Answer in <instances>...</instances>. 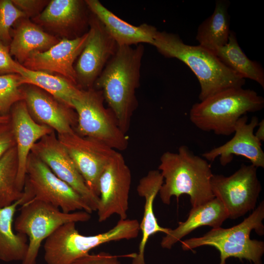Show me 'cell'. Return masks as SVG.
<instances>
[{
	"label": "cell",
	"mask_w": 264,
	"mask_h": 264,
	"mask_svg": "<svg viewBox=\"0 0 264 264\" xmlns=\"http://www.w3.org/2000/svg\"><path fill=\"white\" fill-rule=\"evenodd\" d=\"M144 47L118 46L93 88L102 91L109 108L114 115L121 131H129L132 117L137 106L136 89L140 85V67Z\"/></svg>",
	"instance_id": "obj_1"
},
{
	"label": "cell",
	"mask_w": 264,
	"mask_h": 264,
	"mask_svg": "<svg viewBox=\"0 0 264 264\" xmlns=\"http://www.w3.org/2000/svg\"><path fill=\"white\" fill-rule=\"evenodd\" d=\"M158 170L164 179L158 194L165 204H170L172 197L178 199L183 194L189 196L192 207L215 198L211 188V165L186 146H180L176 153L164 152Z\"/></svg>",
	"instance_id": "obj_2"
},
{
	"label": "cell",
	"mask_w": 264,
	"mask_h": 264,
	"mask_svg": "<svg viewBox=\"0 0 264 264\" xmlns=\"http://www.w3.org/2000/svg\"><path fill=\"white\" fill-rule=\"evenodd\" d=\"M153 45L164 57L176 58L190 68L200 85V101L245 84L244 78L225 66L213 53L199 45L185 44L177 34L158 31Z\"/></svg>",
	"instance_id": "obj_3"
},
{
	"label": "cell",
	"mask_w": 264,
	"mask_h": 264,
	"mask_svg": "<svg viewBox=\"0 0 264 264\" xmlns=\"http://www.w3.org/2000/svg\"><path fill=\"white\" fill-rule=\"evenodd\" d=\"M264 107V98L254 90L232 88L195 103L190 109L189 118L201 131L229 136L234 133L240 118Z\"/></svg>",
	"instance_id": "obj_4"
},
{
	"label": "cell",
	"mask_w": 264,
	"mask_h": 264,
	"mask_svg": "<svg viewBox=\"0 0 264 264\" xmlns=\"http://www.w3.org/2000/svg\"><path fill=\"white\" fill-rule=\"evenodd\" d=\"M264 202L260 203L240 223L228 228H212L203 236L181 242L183 250L205 245L216 248L220 253V264H226L230 257L245 259L254 264H262L264 242L250 238L252 231L260 236L264 234Z\"/></svg>",
	"instance_id": "obj_5"
},
{
	"label": "cell",
	"mask_w": 264,
	"mask_h": 264,
	"mask_svg": "<svg viewBox=\"0 0 264 264\" xmlns=\"http://www.w3.org/2000/svg\"><path fill=\"white\" fill-rule=\"evenodd\" d=\"M75 224L62 225L45 240L44 258L46 264H71L102 244L136 238L140 231L135 219L119 220L110 229L91 236L79 233Z\"/></svg>",
	"instance_id": "obj_6"
},
{
	"label": "cell",
	"mask_w": 264,
	"mask_h": 264,
	"mask_svg": "<svg viewBox=\"0 0 264 264\" xmlns=\"http://www.w3.org/2000/svg\"><path fill=\"white\" fill-rule=\"evenodd\" d=\"M21 206L20 214L14 221V229L29 239L28 250L22 264H36L43 241L62 225L86 222L91 218L90 214L86 211L65 213L50 203L37 200Z\"/></svg>",
	"instance_id": "obj_7"
},
{
	"label": "cell",
	"mask_w": 264,
	"mask_h": 264,
	"mask_svg": "<svg viewBox=\"0 0 264 264\" xmlns=\"http://www.w3.org/2000/svg\"><path fill=\"white\" fill-rule=\"evenodd\" d=\"M101 91L91 88L82 89L72 101L77 114L74 131L79 135L104 143L116 151L128 146L129 138L120 129L116 119L109 108L104 105Z\"/></svg>",
	"instance_id": "obj_8"
},
{
	"label": "cell",
	"mask_w": 264,
	"mask_h": 264,
	"mask_svg": "<svg viewBox=\"0 0 264 264\" xmlns=\"http://www.w3.org/2000/svg\"><path fill=\"white\" fill-rule=\"evenodd\" d=\"M23 192L20 206L37 200L50 203L65 213L92 212L79 194L31 152L26 162Z\"/></svg>",
	"instance_id": "obj_9"
},
{
	"label": "cell",
	"mask_w": 264,
	"mask_h": 264,
	"mask_svg": "<svg viewBox=\"0 0 264 264\" xmlns=\"http://www.w3.org/2000/svg\"><path fill=\"white\" fill-rule=\"evenodd\" d=\"M257 169L252 164H242L230 176L213 175L212 193L223 205L228 219H237L256 208L262 190Z\"/></svg>",
	"instance_id": "obj_10"
},
{
	"label": "cell",
	"mask_w": 264,
	"mask_h": 264,
	"mask_svg": "<svg viewBox=\"0 0 264 264\" xmlns=\"http://www.w3.org/2000/svg\"><path fill=\"white\" fill-rule=\"evenodd\" d=\"M57 136L88 187L99 197L100 177L117 151L98 140L82 136L74 131Z\"/></svg>",
	"instance_id": "obj_11"
},
{
	"label": "cell",
	"mask_w": 264,
	"mask_h": 264,
	"mask_svg": "<svg viewBox=\"0 0 264 264\" xmlns=\"http://www.w3.org/2000/svg\"><path fill=\"white\" fill-rule=\"evenodd\" d=\"M132 181L131 170L122 154L116 152L99 181V201L96 211L102 222L114 214L127 219Z\"/></svg>",
	"instance_id": "obj_12"
},
{
	"label": "cell",
	"mask_w": 264,
	"mask_h": 264,
	"mask_svg": "<svg viewBox=\"0 0 264 264\" xmlns=\"http://www.w3.org/2000/svg\"><path fill=\"white\" fill-rule=\"evenodd\" d=\"M88 24V37L74 67L77 86L84 90L93 88L118 48L104 25L93 14Z\"/></svg>",
	"instance_id": "obj_13"
},
{
	"label": "cell",
	"mask_w": 264,
	"mask_h": 264,
	"mask_svg": "<svg viewBox=\"0 0 264 264\" xmlns=\"http://www.w3.org/2000/svg\"><path fill=\"white\" fill-rule=\"evenodd\" d=\"M31 152L45 163L57 177L79 194L92 212L96 211L99 197L88 187L55 132L38 141Z\"/></svg>",
	"instance_id": "obj_14"
},
{
	"label": "cell",
	"mask_w": 264,
	"mask_h": 264,
	"mask_svg": "<svg viewBox=\"0 0 264 264\" xmlns=\"http://www.w3.org/2000/svg\"><path fill=\"white\" fill-rule=\"evenodd\" d=\"M259 122L257 116H253L248 122L247 116H242L236 123L233 137L222 145L204 153L202 157L213 162L219 157L220 164L225 166L232 161L234 155L242 156L257 168H264V152L261 142L254 134Z\"/></svg>",
	"instance_id": "obj_15"
},
{
	"label": "cell",
	"mask_w": 264,
	"mask_h": 264,
	"mask_svg": "<svg viewBox=\"0 0 264 264\" xmlns=\"http://www.w3.org/2000/svg\"><path fill=\"white\" fill-rule=\"evenodd\" d=\"M28 110L37 123L52 129L57 134L71 132L77 124L74 110L35 86L23 88Z\"/></svg>",
	"instance_id": "obj_16"
},
{
	"label": "cell",
	"mask_w": 264,
	"mask_h": 264,
	"mask_svg": "<svg viewBox=\"0 0 264 264\" xmlns=\"http://www.w3.org/2000/svg\"><path fill=\"white\" fill-rule=\"evenodd\" d=\"M88 37L87 32L75 38H64L45 51L32 56L22 65L33 70L57 73L77 86L73 64Z\"/></svg>",
	"instance_id": "obj_17"
},
{
	"label": "cell",
	"mask_w": 264,
	"mask_h": 264,
	"mask_svg": "<svg viewBox=\"0 0 264 264\" xmlns=\"http://www.w3.org/2000/svg\"><path fill=\"white\" fill-rule=\"evenodd\" d=\"M9 114L18 158L17 184L19 190L23 191L26 162L32 147L43 137L55 131L48 126L35 121L30 114L24 100L16 103Z\"/></svg>",
	"instance_id": "obj_18"
},
{
	"label": "cell",
	"mask_w": 264,
	"mask_h": 264,
	"mask_svg": "<svg viewBox=\"0 0 264 264\" xmlns=\"http://www.w3.org/2000/svg\"><path fill=\"white\" fill-rule=\"evenodd\" d=\"M85 1L118 46H132L142 43L153 45L158 31L154 26L146 23L138 26L131 24L114 15L98 0Z\"/></svg>",
	"instance_id": "obj_19"
},
{
	"label": "cell",
	"mask_w": 264,
	"mask_h": 264,
	"mask_svg": "<svg viewBox=\"0 0 264 264\" xmlns=\"http://www.w3.org/2000/svg\"><path fill=\"white\" fill-rule=\"evenodd\" d=\"M163 182V177L158 170L150 171L139 180L137 192L138 195L145 199L143 216L139 223L142 237L138 251L132 258V264H146L145 250L150 237L158 232L166 234L170 229L161 227L158 224L154 210V199Z\"/></svg>",
	"instance_id": "obj_20"
},
{
	"label": "cell",
	"mask_w": 264,
	"mask_h": 264,
	"mask_svg": "<svg viewBox=\"0 0 264 264\" xmlns=\"http://www.w3.org/2000/svg\"><path fill=\"white\" fill-rule=\"evenodd\" d=\"M227 219L228 214L223 205L215 198L205 203L192 207L187 220L179 222L175 229H170L162 238L160 245L163 248L170 249L182 238L198 228L203 226L219 228Z\"/></svg>",
	"instance_id": "obj_21"
},
{
	"label": "cell",
	"mask_w": 264,
	"mask_h": 264,
	"mask_svg": "<svg viewBox=\"0 0 264 264\" xmlns=\"http://www.w3.org/2000/svg\"><path fill=\"white\" fill-rule=\"evenodd\" d=\"M85 3L79 0H52L34 20L49 28L80 37L77 33L86 23Z\"/></svg>",
	"instance_id": "obj_22"
},
{
	"label": "cell",
	"mask_w": 264,
	"mask_h": 264,
	"mask_svg": "<svg viewBox=\"0 0 264 264\" xmlns=\"http://www.w3.org/2000/svg\"><path fill=\"white\" fill-rule=\"evenodd\" d=\"M59 41L56 37L23 18L20 19L13 31L9 51L17 62L22 65L32 56L45 51Z\"/></svg>",
	"instance_id": "obj_23"
},
{
	"label": "cell",
	"mask_w": 264,
	"mask_h": 264,
	"mask_svg": "<svg viewBox=\"0 0 264 264\" xmlns=\"http://www.w3.org/2000/svg\"><path fill=\"white\" fill-rule=\"evenodd\" d=\"M230 2L226 0H218L212 14L199 25L196 40L199 45L214 53L225 45L228 41L230 17L228 7Z\"/></svg>",
	"instance_id": "obj_24"
},
{
	"label": "cell",
	"mask_w": 264,
	"mask_h": 264,
	"mask_svg": "<svg viewBox=\"0 0 264 264\" xmlns=\"http://www.w3.org/2000/svg\"><path fill=\"white\" fill-rule=\"evenodd\" d=\"M18 74L22 76V85H32L40 88L72 108V100L79 95L82 90L64 77L45 71L29 69L20 64Z\"/></svg>",
	"instance_id": "obj_25"
},
{
	"label": "cell",
	"mask_w": 264,
	"mask_h": 264,
	"mask_svg": "<svg viewBox=\"0 0 264 264\" xmlns=\"http://www.w3.org/2000/svg\"><path fill=\"white\" fill-rule=\"evenodd\" d=\"M21 199L11 205L0 207V260L5 262H22L26 254L27 237L15 233L13 229L14 217Z\"/></svg>",
	"instance_id": "obj_26"
},
{
	"label": "cell",
	"mask_w": 264,
	"mask_h": 264,
	"mask_svg": "<svg viewBox=\"0 0 264 264\" xmlns=\"http://www.w3.org/2000/svg\"><path fill=\"white\" fill-rule=\"evenodd\" d=\"M214 54L228 68L241 76L258 83L264 88V70L256 61L250 60L240 46L235 33L231 31L227 43Z\"/></svg>",
	"instance_id": "obj_27"
},
{
	"label": "cell",
	"mask_w": 264,
	"mask_h": 264,
	"mask_svg": "<svg viewBox=\"0 0 264 264\" xmlns=\"http://www.w3.org/2000/svg\"><path fill=\"white\" fill-rule=\"evenodd\" d=\"M18 169L15 145L0 158V207L9 206L23 197L17 184Z\"/></svg>",
	"instance_id": "obj_28"
},
{
	"label": "cell",
	"mask_w": 264,
	"mask_h": 264,
	"mask_svg": "<svg viewBox=\"0 0 264 264\" xmlns=\"http://www.w3.org/2000/svg\"><path fill=\"white\" fill-rule=\"evenodd\" d=\"M22 80L19 74L0 75V115H9L16 103L24 100Z\"/></svg>",
	"instance_id": "obj_29"
},
{
	"label": "cell",
	"mask_w": 264,
	"mask_h": 264,
	"mask_svg": "<svg viewBox=\"0 0 264 264\" xmlns=\"http://www.w3.org/2000/svg\"><path fill=\"white\" fill-rule=\"evenodd\" d=\"M23 18H26L25 14L14 4L12 0H0V40L4 42L11 41L12 26L16 22Z\"/></svg>",
	"instance_id": "obj_30"
},
{
	"label": "cell",
	"mask_w": 264,
	"mask_h": 264,
	"mask_svg": "<svg viewBox=\"0 0 264 264\" xmlns=\"http://www.w3.org/2000/svg\"><path fill=\"white\" fill-rule=\"evenodd\" d=\"M119 257L108 252H101L96 254H88L79 258L71 264H121Z\"/></svg>",
	"instance_id": "obj_31"
},
{
	"label": "cell",
	"mask_w": 264,
	"mask_h": 264,
	"mask_svg": "<svg viewBox=\"0 0 264 264\" xmlns=\"http://www.w3.org/2000/svg\"><path fill=\"white\" fill-rule=\"evenodd\" d=\"M19 65L12 58L9 47L0 42V75L18 74Z\"/></svg>",
	"instance_id": "obj_32"
},
{
	"label": "cell",
	"mask_w": 264,
	"mask_h": 264,
	"mask_svg": "<svg viewBox=\"0 0 264 264\" xmlns=\"http://www.w3.org/2000/svg\"><path fill=\"white\" fill-rule=\"evenodd\" d=\"M15 145L10 119L8 122L0 123V158Z\"/></svg>",
	"instance_id": "obj_33"
},
{
	"label": "cell",
	"mask_w": 264,
	"mask_h": 264,
	"mask_svg": "<svg viewBox=\"0 0 264 264\" xmlns=\"http://www.w3.org/2000/svg\"><path fill=\"white\" fill-rule=\"evenodd\" d=\"M14 4L24 13L26 17L37 14L47 1L40 0H12Z\"/></svg>",
	"instance_id": "obj_34"
},
{
	"label": "cell",
	"mask_w": 264,
	"mask_h": 264,
	"mask_svg": "<svg viewBox=\"0 0 264 264\" xmlns=\"http://www.w3.org/2000/svg\"><path fill=\"white\" fill-rule=\"evenodd\" d=\"M258 129L254 133L255 136L261 141L264 140V120L262 119L258 124Z\"/></svg>",
	"instance_id": "obj_35"
},
{
	"label": "cell",
	"mask_w": 264,
	"mask_h": 264,
	"mask_svg": "<svg viewBox=\"0 0 264 264\" xmlns=\"http://www.w3.org/2000/svg\"><path fill=\"white\" fill-rule=\"evenodd\" d=\"M10 114L7 115H0V123L8 122L10 120Z\"/></svg>",
	"instance_id": "obj_36"
}]
</instances>
